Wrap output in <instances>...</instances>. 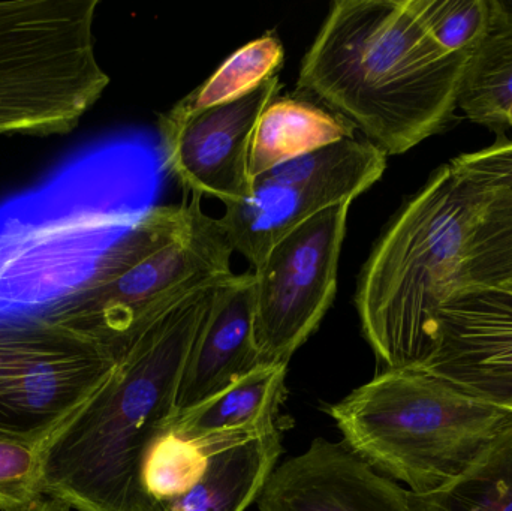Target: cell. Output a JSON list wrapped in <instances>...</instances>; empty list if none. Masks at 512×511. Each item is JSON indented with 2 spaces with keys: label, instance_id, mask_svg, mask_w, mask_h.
Returning a JSON list of instances; mask_svg holds the SVG:
<instances>
[{
  "label": "cell",
  "instance_id": "29",
  "mask_svg": "<svg viewBox=\"0 0 512 511\" xmlns=\"http://www.w3.org/2000/svg\"><path fill=\"white\" fill-rule=\"evenodd\" d=\"M498 287L508 288V290H510L512 293V282H510V284L498 285Z\"/></svg>",
  "mask_w": 512,
  "mask_h": 511
},
{
  "label": "cell",
  "instance_id": "27",
  "mask_svg": "<svg viewBox=\"0 0 512 511\" xmlns=\"http://www.w3.org/2000/svg\"><path fill=\"white\" fill-rule=\"evenodd\" d=\"M71 507L68 504L63 503L60 500H54V498H44L41 500L35 501V503L30 504L26 509H21L18 511H71Z\"/></svg>",
  "mask_w": 512,
  "mask_h": 511
},
{
  "label": "cell",
  "instance_id": "17",
  "mask_svg": "<svg viewBox=\"0 0 512 511\" xmlns=\"http://www.w3.org/2000/svg\"><path fill=\"white\" fill-rule=\"evenodd\" d=\"M285 375L286 366L261 365L212 401L174 417L170 431L189 440L258 431L276 422Z\"/></svg>",
  "mask_w": 512,
  "mask_h": 511
},
{
  "label": "cell",
  "instance_id": "13",
  "mask_svg": "<svg viewBox=\"0 0 512 511\" xmlns=\"http://www.w3.org/2000/svg\"><path fill=\"white\" fill-rule=\"evenodd\" d=\"M256 503L259 511H412L408 489L324 438L274 468Z\"/></svg>",
  "mask_w": 512,
  "mask_h": 511
},
{
  "label": "cell",
  "instance_id": "6",
  "mask_svg": "<svg viewBox=\"0 0 512 511\" xmlns=\"http://www.w3.org/2000/svg\"><path fill=\"white\" fill-rule=\"evenodd\" d=\"M98 0L0 2V135L72 131L110 83L95 53Z\"/></svg>",
  "mask_w": 512,
  "mask_h": 511
},
{
  "label": "cell",
  "instance_id": "14",
  "mask_svg": "<svg viewBox=\"0 0 512 511\" xmlns=\"http://www.w3.org/2000/svg\"><path fill=\"white\" fill-rule=\"evenodd\" d=\"M261 366L255 345V273L231 275L219 285L215 302L183 366L176 417L183 416Z\"/></svg>",
  "mask_w": 512,
  "mask_h": 511
},
{
  "label": "cell",
  "instance_id": "23",
  "mask_svg": "<svg viewBox=\"0 0 512 511\" xmlns=\"http://www.w3.org/2000/svg\"><path fill=\"white\" fill-rule=\"evenodd\" d=\"M480 203V222L475 228L471 249H469L468 287H498V285L510 284L512 282V206L486 203L481 198Z\"/></svg>",
  "mask_w": 512,
  "mask_h": 511
},
{
  "label": "cell",
  "instance_id": "12",
  "mask_svg": "<svg viewBox=\"0 0 512 511\" xmlns=\"http://www.w3.org/2000/svg\"><path fill=\"white\" fill-rule=\"evenodd\" d=\"M512 411V293L468 287L439 312L438 341L417 368Z\"/></svg>",
  "mask_w": 512,
  "mask_h": 511
},
{
  "label": "cell",
  "instance_id": "25",
  "mask_svg": "<svg viewBox=\"0 0 512 511\" xmlns=\"http://www.w3.org/2000/svg\"><path fill=\"white\" fill-rule=\"evenodd\" d=\"M448 164L486 203L512 206V140L499 137L477 152L462 153Z\"/></svg>",
  "mask_w": 512,
  "mask_h": 511
},
{
  "label": "cell",
  "instance_id": "20",
  "mask_svg": "<svg viewBox=\"0 0 512 511\" xmlns=\"http://www.w3.org/2000/svg\"><path fill=\"white\" fill-rule=\"evenodd\" d=\"M283 56L285 51L280 39L273 33H265L261 38L234 51L209 80L177 102L167 116H186L246 95L268 78L277 75Z\"/></svg>",
  "mask_w": 512,
  "mask_h": 511
},
{
  "label": "cell",
  "instance_id": "4",
  "mask_svg": "<svg viewBox=\"0 0 512 511\" xmlns=\"http://www.w3.org/2000/svg\"><path fill=\"white\" fill-rule=\"evenodd\" d=\"M480 216V198L447 162L379 237L358 278L355 306L385 369L420 368L435 350L442 306L468 287Z\"/></svg>",
  "mask_w": 512,
  "mask_h": 511
},
{
  "label": "cell",
  "instance_id": "28",
  "mask_svg": "<svg viewBox=\"0 0 512 511\" xmlns=\"http://www.w3.org/2000/svg\"><path fill=\"white\" fill-rule=\"evenodd\" d=\"M507 125L508 128H512V107L510 108V111H508Z\"/></svg>",
  "mask_w": 512,
  "mask_h": 511
},
{
  "label": "cell",
  "instance_id": "3",
  "mask_svg": "<svg viewBox=\"0 0 512 511\" xmlns=\"http://www.w3.org/2000/svg\"><path fill=\"white\" fill-rule=\"evenodd\" d=\"M472 57L442 50L406 0H337L303 57L297 92L385 155H402L448 125Z\"/></svg>",
  "mask_w": 512,
  "mask_h": 511
},
{
  "label": "cell",
  "instance_id": "19",
  "mask_svg": "<svg viewBox=\"0 0 512 511\" xmlns=\"http://www.w3.org/2000/svg\"><path fill=\"white\" fill-rule=\"evenodd\" d=\"M512 107V26L490 23L483 45L472 57L460 92L459 108L471 122L501 137Z\"/></svg>",
  "mask_w": 512,
  "mask_h": 511
},
{
  "label": "cell",
  "instance_id": "2",
  "mask_svg": "<svg viewBox=\"0 0 512 511\" xmlns=\"http://www.w3.org/2000/svg\"><path fill=\"white\" fill-rule=\"evenodd\" d=\"M225 279L153 321L108 380L44 441V497L77 511H159L141 483L144 461L170 431L183 366Z\"/></svg>",
  "mask_w": 512,
  "mask_h": 511
},
{
  "label": "cell",
  "instance_id": "26",
  "mask_svg": "<svg viewBox=\"0 0 512 511\" xmlns=\"http://www.w3.org/2000/svg\"><path fill=\"white\" fill-rule=\"evenodd\" d=\"M492 21L512 26V0H490Z\"/></svg>",
  "mask_w": 512,
  "mask_h": 511
},
{
  "label": "cell",
  "instance_id": "7",
  "mask_svg": "<svg viewBox=\"0 0 512 511\" xmlns=\"http://www.w3.org/2000/svg\"><path fill=\"white\" fill-rule=\"evenodd\" d=\"M234 249L219 218L201 201L179 236L114 266L48 315L122 359L164 312L213 282L234 275Z\"/></svg>",
  "mask_w": 512,
  "mask_h": 511
},
{
  "label": "cell",
  "instance_id": "11",
  "mask_svg": "<svg viewBox=\"0 0 512 511\" xmlns=\"http://www.w3.org/2000/svg\"><path fill=\"white\" fill-rule=\"evenodd\" d=\"M279 75L224 104L161 117L165 165L195 194L239 203L251 195L249 156L259 117L277 98Z\"/></svg>",
  "mask_w": 512,
  "mask_h": 511
},
{
  "label": "cell",
  "instance_id": "15",
  "mask_svg": "<svg viewBox=\"0 0 512 511\" xmlns=\"http://www.w3.org/2000/svg\"><path fill=\"white\" fill-rule=\"evenodd\" d=\"M210 446L200 482L159 511H246L258 501L282 455L276 422L254 432L204 438Z\"/></svg>",
  "mask_w": 512,
  "mask_h": 511
},
{
  "label": "cell",
  "instance_id": "8",
  "mask_svg": "<svg viewBox=\"0 0 512 511\" xmlns=\"http://www.w3.org/2000/svg\"><path fill=\"white\" fill-rule=\"evenodd\" d=\"M119 360L41 317H0V432L44 443L113 374Z\"/></svg>",
  "mask_w": 512,
  "mask_h": 511
},
{
  "label": "cell",
  "instance_id": "10",
  "mask_svg": "<svg viewBox=\"0 0 512 511\" xmlns=\"http://www.w3.org/2000/svg\"><path fill=\"white\" fill-rule=\"evenodd\" d=\"M316 213L286 234L255 273V345L261 365L288 366L318 329L337 290L349 207Z\"/></svg>",
  "mask_w": 512,
  "mask_h": 511
},
{
  "label": "cell",
  "instance_id": "21",
  "mask_svg": "<svg viewBox=\"0 0 512 511\" xmlns=\"http://www.w3.org/2000/svg\"><path fill=\"white\" fill-rule=\"evenodd\" d=\"M210 446L173 431L162 434L150 447L143 465L144 492L156 504L171 503L188 494L203 477Z\"/></svg>",
  "mask_w": 512,
  "mask_h": 511
},
{
  "label": "cell",
  "instance_id": "16",
  "mask_svg": "<svg viewBox=\"0 0 512 511\" xmlns=\"http://www.w3.org/2000/svg\"><path fill=\"white\" fill-rule=\"evenodd\" d=\"M355 128L330 110L297 98H274L259 117L251 156V179L276 165L355 137Z\"/></svg>",
  "mask_w": 512,
  "mask_h": 511
},
{
  "label": "cell",
  "instance_id": "24",
  "mask_svg": "<svg viewBox=\"0 0 512 511\" xmlns=\"http://www.w3.org/2000/svg\"><path fill=\"white\" fill-rule=\"evenodd\" d=\"M42 444L0 432V511L26 509L44 497Z\"/></svg>",
  "mask_w": 512,
  "mask_h": 511
},
{
  "label": "cell",
  "instance_id": "1",
  "mask_svg": "<svg viewBox=\"0 0 512 511\" xmlns=\"http://www.w3.org/2000/svg\"><path fill=\"white\" fill-rule=\"evenodd\" d=\"M120 147L81 153L0 203V317L47 318L171 230L176 207H135Z\"/></svg>",
  "mask_w": 512,
  "mask_h": 511
},
{
  "label": "cell",
  "instance_id": "22",
  "mask_svg": "<svg viewBox=\"0 0 512 511\" xmlns=\"http://www.w3.org/2000/svg\"><path fill=\"white\" fill-rule=\"evenodd\" d=\"M433 41L450 54L475 56L492 23L490 0H406Z\"/></svg>",
  "mask_w": 512,
  "mask_h": 511
},
{
  "label": "cell",
  "instance_id": "9",
  "mask_svg": "<svg viewBox=\"0 0 512 511\" xmlns=\"http://www.w3.org/2000/svg\"><path fill=\"white\" fill-rule=\"evenodd\" d=\"M388 156L375 144L345 138L252 179V192L227 204L219 218L234 252L261 266L268 252L298 225L340 203H352L375 185Z\"/></svg>",
  "mask_w": 512,
  "mask_h": 511
},
{
  "label": "cell",
  "instance_id": "5",
  "mask_svg": "<svg viewBox=\"0 0 512 511\" xmlns=\"http://www.w3.org/2000/svg\"><path fill=\"white\" fill-rule=\"evenodd\" d=\"M325 411L352 452L414 494L460 476L512 420L507 408L417 369H385Z\"/></svg>",
  "mask_w": 512,
  "mask_h": 511
},
{
  "label": "cell",
  "instance_id": "18",
  "mask_svg": "<svg viewBox=\"0 0 512 511\" xmlns=\"http://www.w3.org/2000/svg\"><path fill=\"white\" fill-rule=\"evenodd\" d=\"M408 498L412 511H512V420L460 476Z\"/></svg>",
  "mask_w": 512,
  "mask_h": 511
}]
</instances>
